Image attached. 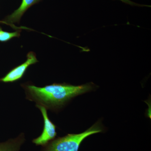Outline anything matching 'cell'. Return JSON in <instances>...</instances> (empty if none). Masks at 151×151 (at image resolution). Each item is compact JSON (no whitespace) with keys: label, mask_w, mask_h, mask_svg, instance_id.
<instances>
[{"label":"cell","mask_w":151,"mask_h":151,"mask_svg":"<svg viewBox=\"0 0 151 151\" xmlns=\"http://www.w3.org/2000/svg\"><path fill=\"white\" fill-rule=\"evenodd\" d=\"M113 1H114V0H113ZM119 1H121L122 2L125 3V4H127L130 5L132 6L139 7H151L150 6L140 4H137V3L134 2L132 1H130V0H119Z\"/></svg>","instance_id":"obj_8"},{"label":"cell","mask_w":151,"mask_h":151,"mask_svg":"<svg viewBox=\"0 0 151 151\" xmlns=\"http://www.w3.org/2000/svg\"><path fill=\"white\" fill-rule=\"evenodd\" d=\"M99 122L94 124L85 132L78 134H68L53 140L45 145L42 151H78L79 146L84 139L90 135L103 132Z\"/></svg>","instance_id":"obj_2"},{"label":"cell","mask_w":151,"mask_h":151,"mask_svg":"<svg viewBox=\"0 0 151 151\" xmlns=\"http://www.w3.org/2000/svg\"><path fill=\"white\" fill-rule=\"evenodd\" d=\"M38 62L35 54L30 52L27 55V59L25 62L21 65L14 68L4 77L0 79V81L4 83L14 82L18 81L22 78L28 68L33 64Z\"/></svg>","instance_id":"obj_4"},{"label":"cell","mask_w":151,"mask_h":151,"mask_svg":"<svg viewBox=\"0 0 151 151\" xmlns=\"http://www.w3.org/2000/svg\"><path fill=\"white\" fill-rule=\"evenodd\" d=\"M26 99L47 109L57 111L63 108L72 98L94 90L97 85L92 82L75 86L63 83H54L44 87L30 84H22Z\"/></svg>","instance_id":"obj_1"},{"label":"cell","mask_w":151,"mask_h":151,"mask_svg":"<svg viewBox=\"0 0 151 151\" xmlns=\"http://www.w3.org/2000/svg\"><path fill=\"white\" fill-rule=\"evenodd\" d=\"M38 2L37 0H22L21 4L18 8L14 12L7 17L5 22L14 28H24L25 27H17L13 24L18 23L25 12L32 6Z\"/></svg>","instance_id":"obj_5"},{"label":"cell","mask_w":151,"mask_h":151,"mask_svg":"<svg viewBox=\"0 0 151 151\" xmlns=\"http://www.w3.org/2000/svg\"><path fill=\"white\" fill-rule=\"evenodd\" d=\"M0 23H1L5 24H6V23L4 21H0Z\"/></svg>","instance_id":"obj_9"},{"label":"cell","mask_w":151,"mask_h":151,"mask_svg":"<svg viewBox=\"0 0 151 151\" xmlns=\"http://www.w3.org/2000/svg\"><path fill=\"white\" fill-rule=\"evenodd\" d=\"M36 107L40 109L42 114L44 127L41 134L38 137L34 139L32 142L36 145L45 146L50 141L54 139L56 137V127L49 118L46 108L38 105H36Z\"/></svg>","instance_id":"obj_3"},{"label":"cell","mask_w":151,"mask_h":151,"mask_svg":"<svg viewBox=\"0 0 151 151\" xmlns=\"http://www.w3.org/2000/svg\"><path fill=\"white\" fill-rule=\"evenodd\" d=\"M20 35V31L18 30L14 32H8L3 30L0 27V42H6L8 41L13 38L19 37Z\"/></svg>","instance_id":"obj_7"},{"label":"cell","mask_w":151,"mask_h":151,"mask_svg":"<svg viewBox=\"0 0 151 151\" xmlns=\"http://www.w3.org/2000/svg\"><path fill=\"white\" fill-rule=\"evenodd\" d=\"M24 140V134H22L16 139L0 143V151H19Z\"/></svg>","instance_id":"obj_6"},{"label":"cell","mask_w":151,"mask_h":151,"mask_svg":"<svg viewBox=\"0 0 151 151\" xmlns=\"http://www.w3.org/2000/svg\"><path fill=\"white\" fill-rule=\"evenodd\" d=\"M37 1H38L39 2V1H40V0H37Z\"/></svg>","instance_id":"obj_10"}]
</instances>
